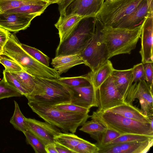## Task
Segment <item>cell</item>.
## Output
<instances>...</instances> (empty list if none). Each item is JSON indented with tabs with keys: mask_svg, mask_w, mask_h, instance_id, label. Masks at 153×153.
I'll use <instances>...</instances> for the list:
<instances>
[{
	"mask_svg": "<svg viewBox=\"0 0 153 153\" xmlns=\"http://www.w3.org/2000/svg\"><path fill=\"white\" fill-rule=\"evenodd\" d=\"M142 24L132 28L101 25L100 36L106 48L109 59L116 55L130 54L140 38Z\"/></svg>",
	"mask_w": 153,
	"mask_h": 153,
	"instance_id": "1",
	"label": "cell"
},
{
	"mask_svg": "<svg viewBox=\"0 0 153 153\" xmlns=\"http://www.w3.org/2000/svg\"><path fill=\"white\" fill-rule=\"evenodd\" d=\"M16 35L10 32L8 40L3 47L2 54L14 60L23 71L34 77L58 79L60 76L53 68L35 59L22 47Z\"/></svg>",
	"mask_w": 153,
	"mask_h": 153,
	"instance_id": "2",
	"label": "cell"
},
{
	"mask_svg": "<svg viewBox=\"0 0 153 153\" xmlns=\"http://www.w3.org/2000/svg\"><path fill=\"white\" fill-rule=\"evenodd\" d=\"M32 110L45 122L60 128L64 133H74L90 117L88 114L67 111L56 109L52 105L28 100Z\"/></svg>",
	"mask_w": 153,
	"mask_h": 153,
	"instance_id": "3",
	"label": "cell"
},
{
	"mask_svg": "<svg viewBox=\"0 0 153 153\" xmlns=\"http://www.w3.org/2000/svg\"><path fill=\"white\" fill-rule=\"evenodd\" d=\"M34 77L36 87L28 100L51 105L71 102V90L58 79Z\"/></svg>",
	"mask_w": 153,
	"mask_h": 153,
	"instance_id": "4",
	"label": "cell"
},
{
	"mask_svg": "<svg viewBox=\"0 0 153 153\" xmlns=\"http://www.w3.org/2000/svg\"><path fill=\"white\" fill-rule=\"evenodd\" d=\"M90 117L121 134H133L153 136V128L149 123L139 122L108 111L97 110L93 112Z\"/></svg>",
	"mask_w": 153,
	"mask_h": 153,
	"instance_id": "5",
	"label": "cell"
},
{
	"mask_svg": "<svg viewBox=\"0 0 153 153\" xmlns=\"http://www.w3.org/2000/svg\"><path fill=\"white\" fill-rule=\"evenodd\" d=\"M84 19L65 41L59 44L56 51L55 56L79 54L86 47L94 33L96 27L95 17L90 21Z\"/></svg>",
	"mask_w": 153,
	"mask_h": 153,
	"instance_id": "6",
	"label": "cell"
},
{
	"mask_svg": "<svg viewBox=\"0 0 153 153\" xmlns=\"http://www.w3.org/2000/svg\"><path fill=\"white\" fill-rule=\"evenodd\" d=\"M143 0H114L104 2L95 18L103 26L113 27L132 13Z\"/></svg>",
	"mask_w": 153,
	"mask_h": 153,
	"instance_id": "7",
	"label": "cell"
},
{
	"mask_svg": "<svg viewBox=\"0 0 153 153\" xmlns=\"http://www.w3.org/2000/svg\"><path fill=\"white\" fill-rule=\"evenodd\" d=\"M94 33L91 40L79 54L85 64L94 72L109 59L105 44L100 36L101 25L96 19Z\"/></svg>",
	"mask_w": 153,
	"mask_h": 153,
	"instance_id": "8",
	"label": "cell"
},
{
	"mask_svg": "<svg viewBox=\"0 0 153 153\" xmlns=\"http://www.w3.org/2000/svg\"><path fill=\"white\" fill-rule=\"evenodd\" d=\"M104 0H60L57 3L60 16L77 15L83 19L95 17Z\"/></svg>",
	"mask_w": 153,
	"mask_h": 153,
	"instance_id": "9",
	"label": "cell"
},
{
	"mask_svg": "<svg viewBox=\"0 0 153 153\" xmlns=\"http://www.w3.org/2000/svg\"><path fill=\"white\" fill-rule=\"evenodd\" d=\"M136 99L139 100L142 114L148 118L153 116V89L145 80L133 82L123 97L124 102L131 105Z\"/></svg>",
	"mask_w": 153,
	"mask_h": 153,
	"instance_id": "10",
	"label": "cell"
},
{
	"mask_svg": "<svg viewBox=\"0 0 153 153\" xmlns=\"http://www.w3.org/2000/svg\"><path fill=\"white\" fill-rule=\"evenodd\" d=\"M98 110L107 111L125 102L110 76L98 88L97 92Z\"/></svg>",
	"mask_w": 153,
	"mask_h": 153,
	"instance_id": "11",
	"label": "cell"
},
{
	"mask_svg": "<svg viewBox=\"0 0 153 153\" xmlns=\"http://www.w3.org/2000/svg\"><path fill=\"white\" fill-rule=\"evenodd\" d=\"M153 13L147 14L142 23L139 53L143 63L153 62Z\"/></svg>",
	"mask_w": 153,
	"mask_h": 153,
	"instance_id": "12",
	"label": "cell"
},
{
	"mask_svg": "<svg viewBox=\"0 0 153 153\" xmlns=\"http://www.w3.org/2000/svg\"><path fill=\"white\" fill-rule=\"evenodd\" d=\"M153 144V138L142 141H131L98 146V153H146Z\"/></svg>",
	"mask_w": 153,
	"mask_h": 153,
	"instance_id": "13",
	"label": "cell"
},
{
	"mask_svg": "<svg viewBox=\"0 0 153 153\" xmlns=\"http://www.w3.org/2000/svg\"><path fill=\"white\" fill-rule=\"evenodd\" d=\"M28 131L35 135L45 146L54 143L55 137L61 132L59 128L47 122L25 117Z\"/></svg>",
	"mask_w": 153,
	"mask_h": 153,
	"instance_id": "14",
	"label": "cell"
},
{
	"mask_svg": "<svg viewBox=\"0 0 153 153\" xmlns=\"http://www.w3.org/2000/svg\"><path fill=\"white\" fill-rule=\"evenodd\" d=\"M35 15L0 12V27L16 33L27 29Z\"/></svg>",
	"mask_w": 153,
	"mask_h": 153,
	"instance_id": "15",
	"label": "cell"
},
{
	"mask_svg": "<svg viewBox=\"0 0 153 153\" xmlns=\"http://www.w3.org/2000/svg\"><path fill=\"white\" fill-rule=\"evenodd\" d=\"M69 87L72 91L71 103L90 109L93 107H98L97 91L91 84Z\"/></svg>",
	"mask_w": 153,
	"mask_h": 153,
	"instance_id": "16",
	"label": "cell"
},
{
	"mask_svg": "<svg viewBox=\"0 0 153 153\" xmlns=\"http://www.w3.org/2000/svg\"><path fill=\"white\" fill-rule=\"evenodd\" d=\"M148 13L146 0H143L134 10L119 21L113 27L116 28H132L141 24Z\"/></svg>",
	"mask_w": 153,
	"mask_h": 153,
	"instance_id": "17",
	"label": "cell"
},
{
	"mask_svg": "<svg viewBox=\"0 0 153 153\" xmlns=\"http://www.w3.org/2000/svg\"><path fill=\"white\" fill-rule=\"evenodd\" d=\"M83 19V17L77 15L60 16L55 24L58 31L59 38V44L62 43L69 37Z\"/></svg>",
	"mask_w": 153,
	"mask_h": 153,
	"instance_id": "18",
	"label": "cell"
},
{
	"mask_svg": "<svg viewBox=\"0 0 153 153\" xmlns=\"http://www.w3.org/2000/svg\"><path fill=\"white\" fill-rule=\"evenodd\" d=\"M51 64L60 75L74 67L85 64V62L80 54H77L55 56L52 59Z\"/></svg>",
	"mask_w": 153,
	"mask_h": 153,
	"instance_id": "19",
	"label": "cell"
},
{
	"mask_svg": "<svg viewBox=\"0 0 153 153\" xmlns=\"http://www.w3.org/2000/svg\"><path fill=\"white\" fill-rule=\"evenodd\" d=\"M114 69L112 62L108 59L96 71H91L85 75L95 90L97 91L98 88L111 76Z\"/></svg>",
	"mask_w": 153,
	"mask_h": 153,
	"instance_id": "20",
	"label": "cell"
},
{
	"mask_svg": "<svg viewBox=\"0 0 153 153\" xmlns=\"http://www.w3.org/2000/svg\"><path fill=\"white\" fill-rule=\"evenodd\" d=\"M107 111L141 122L150 123V119L142 114L140 110L125 102Z\"/></svg>",
	"mask_w": 153,
	"mask_h": 153,
	"instance_id": "21",
	"label": "cell"
},
{
	"mask_svg": "<svg viewBox=\"0 0 153 153\" xmlns=\"http://www.w3.org/2000/svg\"><path fill=\"white\" fill-rule=\"evenodd\" d=\"M111 76L118 91L123 97L133 83L131 68L124 70L114 69Z\"/></svg>",
	"mask_w": 153,
	"mask_h": 153,
	"instance_id": "22",
	"label": "cell"
},
{
	"mask_svg": "<svg viewBox=\"0 0 153 153\" xmlns=\"http://www.w3.org/2000/svg\"><path fill=\"white\" fill-rule=\"evenodd\" d=\"M50 4L48 1L43 0H35L30 3L19 7L7 10L4 13H19L35 15L37 16L42 14Z\"/></svg>",
	"mask_w": 153,
	"mask_h": 153,
	"instance_id": "23",
	"label": "cell"
},
{
	"mask_svg": "<svg viewBox=\"0 0 153 153\" xmlns=\"http://www.w3.org/2000/svg\"><path fill=\"white\" fill-rule=\"evenodd\" d=\"M79 130L89 134L96 140L97 144L100 143L102 136L107 128L101 123L94 119L85 122Z\"/></svg>",
	"mask_w": 153,
	"mask_h": 153,
	"instance_id": "24",
	"label": "cell"
},
{
	"mask_svg": "<svg viewBox=\"0 0 153 153\" xmlns=\"http://www.w3.org/2000/svg\"><path fill=\"white\" fill-rule=\"evenodd\" d=\"M84 140L73 133L61 132L54 138V142L63 146L74 153L76 146Z\"/></svg>",
	"mask_w": 153,
	"mask_h": 153,
	"instance_id": "25",
	"label": "cell"
},
{
	"mask_svg": "<svg viewBox=\"0 0 153 153\" xmlns=\"http://www.w3.org/2000/svg\"><path fill=\"white\" fill-rule=\"evenodd\" d=\"M15 109L10 122L16 130L23 133L28 131L25 117L21 112L17 102L14 101Z\"/></svg>",
	"mask_w": 153,
	"mask_h": 153,
	"instance_id": "26",
	"label": "cell"
},
{
	"mask_svg": "<svg viewBox=\"0 0 153 153\" xmlns=\"http://www.w3.org/2000/svg\"><path fill=\"white\" fill-rule=\"evenodd\" d=\"M10 73L23 85L29 93V95L33 93L36 85L34 76L23 71Z\"/></svg>",
	"mask_w": 153,
	"mask_h": 153,
	"instance_id": "27",
	"label": "cell"
},
{
	"mask_svg": "<svg viewBox=\"0 0 153 153\" xmlns=\"http://www.w3.org/2000/svg\"><path fill=\"white\" fill-rule=\"evenodd\" d=\"M22 48L33 58L43 64L49 67V58L39 50L21 43Z\"/></svg>",
	"mask_w": 153,
	"mask_h": 153,
	"instance_id": "28",
	"label": "cell"
},
{
	"mask_svg": "<svg viewBox=\"0 0 153 153\" xmlns=\"http://www.w3.org/2000/svg\"><path fill=\"white\" fill-rule=\"evenodd\" d=\"M3 74V78L7 82L20 93L22 96L26 97L29 95V93L23 85L10 72L4 70Z\"/></svg>",
	"mask_w": 153,
	"mask_h": 153,
	"instance_id": "29",
	"label": "cell"
},
{
	"mask_svg": "<svg viewBox=\"0 0 153 153\" xmlns=\"http://www.w3.org/2000/svg\"><path fill=\"white\" fill-rule=\"evenodd\" d=\"M152 138H153V136L140 134H121L107 144L131 141H142Z\"/></svg>",
	"mask_w": 153,
	"mask_h": 153,
	"instance_id": "30",
	"label": "cell"
},
{
	"mask_svg": "<svg viewBox=\"0 0 153 153\" xmlns=\"http://www.w3.org/2000/svg\"><path fill=\"white\" fill-rule=\"evenodd\" d=\"M27 144L30 145L36 153H46L45 145L37 137L28 131L23 133Z\"/></svg>",
	"mask_w": 153,
	"mask_h": 153,
	"instance_id": "31",
	"label": "cell"
},
{
	"mask_svg": "<svg viewBox=\"0 0 153 153\" xmlns=\"http://www.w3.org/2000/svg\"><path fill=\"white\" fill-rule=\"evenodd\" d=\"M58 80L68 87H75L90 84L85 75L71 77H61Z\"/></svg>",
	"mask_w": 153,
	"mask_h": 153,
	"instance_id": "32",
	"label": "cell"
},
{
	"mask_svg": "<svg viewBox=\"0 0 153 153\" xmlns=\"http://www.w3.org/2000/svg\"><path fill=\"white\" fill-rule=\"evenodd\" d=\"M22 94L5 81L4 78L0 81V100L12 97H20Z\"/></svg>",
	"mask_w": 153,
	"mask_h": 153,
	"instance_id": "33",
	"label": "cell"
},
{
	"mask_svg": "<svg viewBox=\"0 0 153 153\" xmlns=\"http://www.w3.org/2000/svg\"><path fill=\"white\" fill-rule=\"evenodd\" d=\"M35 0H0V12L19 7L24 5L33 1Z\"/></svg>",
	"mask_w": 153,
	"mask_h": 153,
	"instance_id": "34",
	"label": "cell"
},
{
	"mask_svg": "<svg viewBox=\"0 0 153 153\" xmlns=\"http://www.w3.org/2000/svg\"><path fill=\"white\" fill-rule=\"evenodd\" d=\"M0 63L4 66L5 71L10 73L23 71L21 66L14 60L3 54L0 55Z\"/></svg>",
	"mask_w": 153,
	"mask_h": 153,
	"instance_id": "35",
	"label": "cell"
},
{
	"mask_svg": "<svg viewBox=\"0 0 153 153\" xmlns=\"http://www.w3.org/2000/svg\"><path fill=\"white\" fill-rule=\"evenodd\" d=\"M99 150L96 144L84 140L76 146L74 152V153H98Z\"/></svg>",
	"mask_w": 153,
	"mask_h": 153,
	"instance_id": "36",
	"label": "cell"
},
{
	"mask_svg": "<svg viewBox=\"0 0 153 153\" xmlns=\"http://www.w3.org/2000/svg\"><path fill=\"white\" fill-rule=\"evenodd\" d=\"M52 106L56 109L64 111L84 114H88L90 109L71 102L63 103Z\"/></svg>",
	"mask_w": 153,
	"mask_h": 153,
	"instance_id": "37",
	"label": "cell"
},
{
	"mask_svg": "<svg viewBox=\"0 0 153 153\" xmlns=\"http://www.w3.org/2000/svg\"><path fill=\"white\" fill-rule=\"evenodd\" d=\"M121 135L120 134L115 130L107 128L102 136L100 143L96 144L97 146L105 145Z\"/></svg>",
	"mask_w": 153,
	"mask_h": 153,
	"instance_id": "38",
	"label": "cell"
},
{
	"mask_svg": "<svg viewBox=\"0 0 153 153\" xmlns=\"http://www.w3.org/2000/svg\"><path fill=\"white\" fill-rule=\"evenodd\" d=\"M133 82L140 80H145L144 71L143 63L142 62L135 65L131 68Z\"/></svg>",
	"mask_w": 153,
	"mask_h": 153,
	"instance_id": "39",
	"label": "cell"
},
{
	"mask_svg": "<svg viewBox=\"0 0 153 153\" xmlns=\"http://www.w3.org/2000/svg\"><path fill=\"white\" fill-rule=\"evenodd\" d=\"M145 80L150 87L153 89V63L148 62L143 63Z\"/></svg>",
	"mask_w": 153,
	"mask_h": 153,
	"instance_id": "40",
	"label": "cell"
},
{
	"mask_svg": "<svg viewBox=\"0 0 153 153\" xmlns=\"http://www.w3.org/2000/svg\"><path fill=\"white\" fill-rule=\"evenodd\" d=\"M10 32L0 27V46L2 48L7 42Z\"/></svg>",
	"mask_w": 153,
	"mask_h": 153,
	"instance_id": "41",
	"label": "cell"
},
{
	"mask_svg": "<svg viewBox=\"0 0 153 153\" xmlns=\"http://www.w3.org/2000/svg\"><path fill=\"white\" fill-rule=\"evenodd\" d=\"M45 149L46 153H58L55 143H50L46 145Z\"/></svg>",
	"mask_w": 153,
	"mask_h": 153,
	"instance_id": "42",
	"label": "cell"
},
{
	"mask_svg": "<svg viewBox=\"0 0 153 153\" xmlns=\"http://www.w3.org/2000/svg\"><path fill=\"white\" fill-rule=\"evenodd\" d=\"M55 144L58 153H73L72 151L65 146L56 143Z\"/></svg>",
	"mask_w": 153,
	"mask_h": 153,
	"instance_id": "43",
	"label": "cell"
},
{
	"mask_svg": "<svg viewBox=\"0 0 153 153\" xmlns=\"http://www.w3.org/2000/svg\"><path fill=\"white\" fill-rule=\"evenodd\" d=\"M148 6V14L153 13V0H146Z\"/></svg>",
	"mask_w": 153,
	"mask_h": 153,
	"instance_id": "44",
	"label": "cell"
},
{
	"mask_svg": "<svg viewBox=\"0 0 153 153\" xmlns=\"http://www.w3.org/2000/svg\"><path fill=\"white\" fill-rule=\"evenodd\" d=\"M60 0H50L49 2L50 4L54 3L57 4Z\"/></svg>",
	"mask_w": 153,
	"mask_h": 153,
	"instance_id": "45",
	"label": "cell"
},
{
	"mask_svg": "<svg viewBox=\"0 0 153 153\" xmlns=\"http://www.w3.org/2000/svg\"><path fill=\"white\" fill-rule=\"evenodd\" d=\"M3 48L0 46V55L2 54Z\"/></svg>",
	"mask_w": 153,
	"mask_h": 153,
	"instance_id": "46",
	"label": "cell"
},
{
	"mask_svg": "<svg viewBox=\"0 0 153 153\" xmlns=\"http://www.w3.org/2000/svg\"><path fill=\"white\" fill-rule=\"evenodd\" d=\"M105 0V1H107V2H108V1H113L114 0Z\"/></svg>",
	"mask_w": 153,
	"mask_h": 153,
	"instance_id": "47",
	"label": "cell"
},
{
	"mask_svg": "<svg viewBox=\"0 0 153 153\" xmlns=\"http://www.w3.org/2000/svg\"><path fill=\"white\" fill-rule=\"evenodd\" d=\"M43 0L47 1H48L49 2V1L50 0Z\"/></svg>",
	"mask_w": 153,
	"mask_h": 153,
	"instance_id": "48",
	"label": "cell"
},
{
	"mask_svg": "<svg viewBox=\"0 0 153 153\" xmlns=\"http://www.w3.org/2000/svg\"></svg>",
	"mask_w": 153,
	"mask_h": 153,
	"instance_id": "49",
	"label": "cell"
},
{
	"mask_svg": "<svg viewBox=\"0 0 153 153\" xmlns=\"http://www.w3.org/2000/svg\"><path fill=\"white\" fill-rule=\"evenodd\" d=\"M0 72H1V71H0Z\"/></svg>",
	"mask_w": 153,
	"mask_h": 153,
	"instance_id": "50",
	"label": "cell"
}]
</instances>
